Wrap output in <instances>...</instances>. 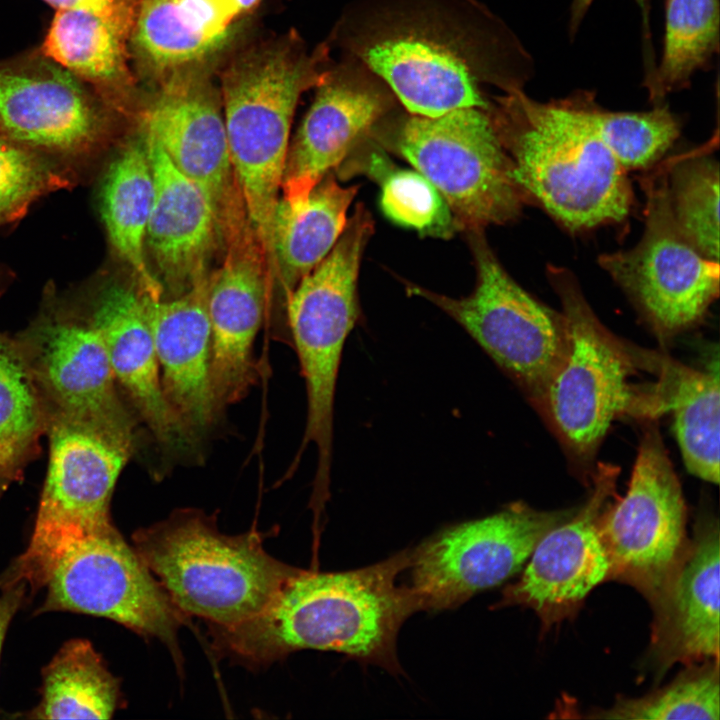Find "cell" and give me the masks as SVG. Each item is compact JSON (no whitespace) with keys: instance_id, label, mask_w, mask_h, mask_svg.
I'll return each mask as SVG.
<instances>
[{"instance_id":"6da1fadb","label":"cell","mask_w":720,"mask_h":720,"mask_svg":"<svg viewBox=\"0 0 720 720\" xmlns=\"http://www.w3.org/2000/svg\"><path fill=\"white\" fill-rule=\"evenodd\" d=\"M475 0H362L337 30L341 45L379 77L409 114L488 110L483 84L521 89L503 56L514 48Z\"/></svg>"},{"instance_id":"7a4b0ae2","label":"cell","mask_w":720,"mask_h":720,"mask_svg":"<svg viewBox=\"0 0 720 720\" xmlns=\"http://www.w3.org/2000/svg\"><path fill=\"white\" fill-rule=\"evenodd\" d=\"M409 564L410 550H404L355 570L300 569L256 616L231 626L209 624L213 649L253 668L316 649L402 673L397 635L418 611L409 587L397 585Z\"/></svg>"},{"instance_id":"3957f363","label":"cell","mask_w":720,"mask_h":720,"mask_svg":"<svg viewBox=\"0 0 720 720\" xmlns=\"http://www.w3.org/2000/svg\"><path fill=\"white\" fill-rule=\"evenodd\" d=\"M487 112L514 181L570 231L623 221L633 192L627 171L567 98L539 102L521 89Z\"/></svg>"},{"instance_id":"277c9868","label":"cell","mask_w":720,"mask_h":720,"mask_svg":"<svg viewBox=\"0 0 720 720\" xmlns=\"http://www.w3.org/2000/svg\"><path fill=\"white\" fill-rule=\"evenodd\" d=\"M327 56V47L308 52L292 35L241 52L220 75L231 164L272 275V220L293 115L300 95L326 75Z\"/></svg>"},{"instance_id":"5b68a950","label":"cell","mask_w":720,"mask_h":720,"mask_svg":"<svg viewBox=\"0 0 720 720\" xmlns=\"http://www.w3.org/2000/svg\"><path fill=\"white\" fill-rule=\"evenodd\" d=\"M132 540L178 609L211 625L256 616L300 570L268 554L256 531L223 534L214 515L192 508L137 530Z\"/></svg>"},{"instance_id":"8992f818","label":"cell","mask_w":720,"mask_h":720,"mask_svg":"<svg viewBox=\"0 0 720 720\" xmlns=\"http://www.w3.org/2000/svg\"><path fill=\"white\" fill-rule=\"evenodd\" d=\"M20 575L33 590L47 588L38 613L108 618L159 639L181 660L177 634L186 615L114 525L61 540Z\"/></svg>"},{"instance_id":"52a82bcc","label":"cell","mask_w":720,"mask_h":720,"mask_svg":"<svg viewBox=\"0 0 720 720\" xmlns=\"http://www.w3.org/2000/svg\"><path fill=\"white\" fill-rule=\"evenodd\" d=\"M48 288L37 315L14 337L47 428H78L133 452L136 417L118 387L99 333L69 298Z\"/></svg>"},{"instance_id":"ba28073f","label":"cell","mask_w":720,"mask_h":720,"mask_svg":"<svg viewBox=\"0 0 720 720\" xmlns=\"http://www.w3.org/2000/svg\"><path fill=\"white\" fill-rule=\"evenodd\" d=\"M374 221L358 203L327 256L286 299L288 324L307 392V420L297 456L317 448V470L332 463L334 400L346 340L360 316L357 279Z\"/></svg>"},{"instance_id":"9c48e42d","label":"cell","mask_w":720,"mask_h":720,"mask_svg":"<svg viewBox=\"0 0 720 720\" xmlns=\"http://www.w3.org/2000/svg\"><path fill=\"white\" fill-rule=\"evenodd\" d=\"M562 304L567 344L538 403L570 453L588 459L611 423L626 412L650 414V401L629 385V351L600 323L566 268L547 266Z\"/></svg>"},{"instance_id":"30bf717a","label":"cell","mask_w":720,"mask_h":720,"mask_svg":"<svg viewBox=\"0 0 720 720\" xmlns=\"http://www.w3.org/2000/svg\"><path fill=\"white\" fill-rule=\"evenodd\" d=\"M393 148L439 191L457 231L485 230L516 219L528 200L487 110L458 108L438 116L409 114Z\"/></svg>"},{"instance_id":"8fae6325","label":"cell","mask_w":720,"mask_h":720,"mask_svg":"<svg viewBox=\"0 0 720 720\" xmlns=\"http://www.w3.org/2000/svg\"><path fill=\"white\" fill-rule=\"evenodd\" d=\"M466 234L477 272L471 294L453 298L408 282L406 289L410 295L424 298L457 322L538 402L565 353L564 317L532 297L510 277L486 241L484 230Z\"/></svg>"},{"instance_id":"7c38bea8","label":"cell","mask_w":720,"mask_h":720,"mask_svg":"<svg viewBox=\"0 0 720 720\" xmlns=\"http://www.w3.org/2000/svg\"><path fill=\"white\" fill-rule=\"evenodd\" d=\"M203 65L158 80L152 94L138 101L131 122L201 190L224 246L251 222L231 164L220 90Z\"/></svg>"},{"instance_id":"4fadbf2b","label":"cell","mask_w":720,"mask_h":720,"mask_svg":"<svg viewBox=\"0 0 720 720\" xmlns=\"http://www.w3.org/2000/svg\"><path fill=\"white\" fill-rule=\"evenodd\" d=\"M645 229L636 246L599 257L600 266L630 296L658 336L695 325L719 295V261L682 234L668 193V169L645 177Z\"/></svg>"},{"instance_id":"5bb4252c","label":"cell","mask_w":720,"mask_h":720,"mask_svg":"<svg viewBox=\"0 0 720 720\" xmlns=\"http://www.w3.org/2000/svg\"><path fill=\"white\" fill-rule=\"evenodd\" d=\"M685 522L681 485L658 429L649 427L626 494L607 505L599 518L608 579L633 586L654 604L687 550Z\"/></svg>"},{"instance_id":"9a60e30c","label":"cell","mask_w":720,"mask_h":720,"mask_svg":"<svg viewBox=\"0 0 720 720\" xmlns=\"http://www.w3.org/2000/svg\"><path fill=\"white\" fill-rule=\"evenodd\" d=\"M577 511V509H576ZM575 510L538 511L512 503L449 526L410 550L408 586L418 610L457 608L522 569L539 540Z\"/></svg>"},{"instance_id":"2e32d148","label":"cell","mask_w":720,"mask_h":720,"mask_svg":"<svg viewBox=\"0 0 720 720\" xmlns=\"http://www.w3.org/2000/svg\"><path fill=\"white\" fill-rule=\"evenodd\" d=\"M119 116L42 54L0 66V132L81 177L109 147Z\"/></svg>"},{"instance_id":"e0dca14e","label":"cell","mask_w":720,"mask_h":720,"mask_svg":"<svg viewBox=\"0 0 720 720\" xmlns=\"http://www.w3.org/2000/svg\"><path fill=\"white\" fill-rule=\"evenodd\" d=\"M49 461L34 530L14 566L24 570L68 537L113 525L110 503L132 452L91 432L53 424L47 428Z\"/></svg>"},{"instance_id":"ac0fdd59","label":"cell","mask_w":720,"mask_h":720,"mask_svg":"<svg viewBox=\"0 0 720 720\" xmlns=\"http://www.w3.org/2000/svg\"><path fill=\"white\" fill-rule=\"evenodd\" d=\"M618 473L612 465L598 466L588 501L539 540L519 579L506 587L496 607L531 608L548 629L574 616L592 589L608 579L598 522L614 495Z\"/></svg>"},{"instance_id":"d6986e66","label":"cell","mask_w":720,"mask_h":720,"mask_svg":"<svg viewBox=\"0 0 720 720\" xmlns=\"http://www.w3.org/2000/svg\"><path fill=\"white\" fill-rule=\"evenodd\" d=\"M316 88L287 150L280 191L290 205L306 201L394 105L388 86L353 57L328 69Z\"/></svg>"},{"instance_id":"ffe728a7","label":"cell","mask_w":720,"mask_h":720,"mask_svg":"<svg viewBox=\"0 0 720 720\" xmlns=\"http://www.w3.org/2000/svg\"><path fill=\"white\" fill-rule=\"evenodd\" d=\"M223 254L208 289L210 381L219 413L256 382L253 344L274 285L252 226L229 239Z\"/></svg>"},{"instance_id":"44dd1931","label":"cell","mask_w":720,"mask_h":720,"mask_svg":"<svg viewBox=\"0 0 720 720\" xmlns=\"http://www.w3.org/2000/svg\"><path fill=\"white\" fill-rule=\"evenodd\" d=\"M99 333L118 387L160 445L190 442L164 396L152 333L134 280L100 277L69 298Z\"/></svg>"},{"instance_id":"7402d4cb","label":"cell","mask_w":720,"mask_h":720,"mask_svg":"<svg viewBox=\"0 0 720 720\" xmlns=\"http://www.w3.org/2000/svg\"><path fill=\"white\" fill-rule=\"evenodd\" d=\"M136 129L146 142L154 178L146 256L163 288V298L176 297L209 276L211 262L223 245L214 213L201 190L173 165L152 137Z\"/></svg>"},{"instance_id":"603a6c76","label":"cell","mask_w":720,"mask_h":720,"mask_svg":"<svg viewBox=\"0 0 720 720\" xmlns=\"http://www.w3.org/2000/svg\"><path fill=\"white\" fill-rule=\"evenodd\" d=\"M208 289L209 276L176 297L152 299L140 291L162 390L190 441L219 414L210 381Z\"/></svg>"},{"instance_id":"cb8c5ba5","label":"cell","mask_w":720,"mask_h":720,"mask_svg":"<svg viewBox=\"0 0 720 720\" xmlns=\"http://www.w3.org/2000/svg\"><path fill=\"white\" fill-rule=\"evenodd\" d=\"M719 526L703 518L675 574L652 604L649 656L660 676L675 663L719 659Z\"/></svg>"},{"instance_id":"d4e9b609","label":"cell","mask_w":720,"mask_h":720,"mask_svg":"<svg viewBox=\"0 0 720 720\" xmlns=\"http://www.w3.org/2000/svg\"><path fill=\"white\" fill-rule=\"evenodd\" d=\"M154 197V178L143 135L135 129L118 146L104 169L98 210L115 256L128 268L139 290L164 297L146 256L145 237Z\"/></svg>"},{"instance_id":"484cf974","label":"cell","mask_w":720,"mask_h":720,"mask_svg":"<svg viewBox=\"0 0 720 720\" xmlns=\"http://www.w3.org/2000/svg\"><path fill=\"white\" fill-rule=\"evenodd\" d=\"M129 37L96 15L56 10L41 51L130 121L138 99L129 67Z\"/></svg>"},{"instance_id":"4316f807","label":"cell","mask_w":720,"mask_h":720,"mask_svg":"<svg viewBox=\"0 0 720 720\" xmlns=\"http://www.w3.org/2000/svg\"><path fill=\"white\" fill-rule=\"evenodd\" d=\"M358 189L341 186L329 172L306 201L290 205L279 198L272 220V253L275 281L285 300L337 242Z\"/></svg>"},{"instance_id":"83f0119b","label":"cell","mask_w":720,"mask_h":720,"mask_svg":"<svg viewBox=\"0 0 720 720\" xmlns=\"http://www.w3.org/2000/svg\"><path fill=\"white\" fill-rule=\"evenodd\" d=\"M659 377L654 391L659 410L673 413L674 433L687 470L719 482V373L699 371L674 360L642 353Z\"/></svg>"},{"instance_id":"f1b7e54d","label":"cell","mask_w":720,"mask_h":720,"mask_svg":"<svg viewBox=\"0 0 720 720\" xmlns=\"http://www.w3.org/2000/svg\"><path fill=\"white\" fill-rule=\"evenodd\" d=\"M231 37L209 30L187 0H140L129 53L139 70L157 82L173 71L205 64Z\"/></svg>"},{"instance_id":"f546056e","label":"cell","mask_w":720,"mask_h":720,"mask_svg":"<svg viewBox=\"0 0 720 720\" xmlns=\"http://www.w3.org/2000/svg\"><path fill=\"white\" fill-rule=\"evenodd\" d=\"M35 719H109L120 700L119 681L88 640L66 642L43 669Z\"/></svg>"},{"instance_id":"4dcf8cb0","label":"cell","mask_w":720,"mask_h":720,"mask_svg":"<svg viewBox=\"0 0 720 720\" xmlns=\"http://www.w3.org/2000/svg\"><path fill=\"white\" fill-rule=\"evenodd\" d=\"M47 419L14 337L0 332V475L11 483L41 450Z\"/></svg>"},{"instance_id":"1f68e13d","label":"cell","mask_w":720,"mask_h":720,"mask_svg":"<svg viewBox=\"0 0 720 720\" xmlns=\"http://www.w3.org/2000/svg\"><path fill=\"white\" fill-rule=\"evenodd\" d=\"M568 99L626 171L655 165L680 134V121L666 105L644 112H615L600 107L586 91Z\"/></svg>"},{"instance_id":"d6a6232c","label":"cell","mask_w":720,"mask_h":720,"mask_svg":"<svg viewBox=\"0 0 720 720\" xmlns=\"http://www.w3.org/2000/svg\"><path fill=\"white\" fill-rule=\"evenodd\" d=\"M718 0H667L660 65L649 85L650 96L686 88L692 75L709 64L719 49Z\"/></svg>"},{"instance_id":"836d02e7","label":"cell","mask_w":720,"mask_h":720,"mask_svg":"<svg viewBox=\"0 0 720 720\" xmlns=\"http://www.w3.org/2000/svg\"><path fill=\"white\" fill-rule=\"evenodd\" d=\"M363 169L380 184V209L392 223L441 239L457 231L446 201L418 171L398 168L376 151Z\"/></svg>"},{"instance_id":"e575fe53","label":"cell","mask_w":720,"mask_h":720,"mask_svg":"<svg viewBox=\"0 0 720 720\" xmlns=\"http://www.w3.org/2000/svg\"><path fill=\"white\" fill-rule=\"evenodd\" d=\"M674 219L686 239L707 258L719 261V165L705 154L675 162L668 169Z\"/></svg>"},{"instance_id":"d590c367","label":"cell","mask_w":720,"mask_h":720,"mask_svg":"<svg viewBox=\"0 0 720 720\" xmlns=\"http://www.w3.org/2000/svg\"><path fill=\"white\" fill-rule=\"evenodd\" d=\"M690 664L672 682L640 698H619L593 718L625 720H719L718 660Z\"/></svg>"},{"instance_id":"8d00e7d4","label":"cell","mask_w":720,"mask_h":720,"mask_svg":"<svg viewBox=\"0 0 720 720\" xmlns=\"http://www.w3.org/2000/svg\"><path fill=\"white\" fill-rule=\"evenodd\" d=\"M80 179L68 166L0 132V227L22 218L40 198L70 189Z\"/></svg>"},{"instance_id":"74e56055","label":"cell","mask_w":720,"mask_h":720,"mask_svg":"<svg viewBox=\"0 0 720 720\" xmlns=\"http://www.w3.org/2000/svg\"><path fill=\"white\" fill-rule=\"evenodd\" d=\"M56 10H75L96 15L129 35L140 0H43Z\"/></svg>"},{"instance_id":"f35d334b","label":"cell","mask_w":720,"mask_h":720,"mask_svg":"<svg viewBox=\"0 0 720 720\" xmlns=\"http://www.w3.org/2000/svg\"><path fill=\"white\" fill-rule=\"evenodd\" d=\"M11 571V577L3 584L0 595V654L7 629L23 602L27 586L23 579L17 577L12 568Z\"/></svg>"},{"instance_id":"ab89813d","label":"cell","mask_w":720,"mask_h":720,"mask_svg":"<svg viewBox=\"0 0 720 720\" xmlns=\"http://www.w3.org/2000/svg\"><path fill=\"white\" fill-rule=\"evenodd\" d=\"M594 0H573L570 9L569 32L575 34Z\"/></svg>"},{"instance_id":"60d3db41","label":"cell","mask_w":720,"mask_h":720,"mask_svg":"<svg viewBox=\"0 0 720 720\" xmlns=\"http://www.w3.org/2000/svg\"><path fill=\"white\" fill-rule=\"evenodd\" d=\"M234 17L237 19L241 15L249 12L260 2V0H225Z\"/></svg>"},{"instance_id":"b9f144b4","label":"cell","mask_w":720,"mask_h":720,"mask_svg":"<svg viewBox=\"0 0 720 720\" xmlns=\"http://www.w3.org/2000/svg\"><path fill=\"white\" fill-rule=\"evenodd\" d=\"M11 482L0 475V498L3 495V493L6 491V489L9 487Z\"/></svg>"},{"instance_id":"7bdbcfd3","label":"cell","mask_w":720,"mask_h":720,"mask_svg":"<svg viewBox=\"0 0 720 720\" xmlns=\"http://www.w3.org/2000/svg\"><path fill=\"white\" fill-rule=\"evenodd\" d=\"M8 280V273L3 271L0 267V292L4 288Z\"/></svg>"},{"instance_id":"ee69618b","label":"cell","mask_w":720,"mask_h":720,"mask_svg":"<svg viewBox=\"0 0 720 720\" xmlns=\"http://www.w3.org/2000/svg\"><path fill=\"white\" fill-rule=\"evenodd\" d=\"M9 577H10V572H9V571H7L6 574L2 575V576L0 577V586H1L3 583H5V582L9 579Z\"/></svg>"},{"instance_id":"f6af8a7d","label":"cell","mask_w":720,"mask_h":720,"mask_svg":"<svg viewBox=\"0 0 720 720\" xmlns=\"http://www.w3.org/2000/svg\"><path fill=\"white\" fill-rule=\"evenodd\" d=\"M641 8L647 7L650 0H635Z\"/></svg>"}]
</instances>
